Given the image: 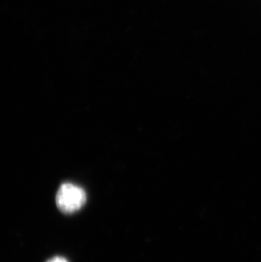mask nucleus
Listing matches in <instances>:
<instances>
[{
  "label": "nucleus",
  "instance_id": "obj_1",
  "mask_svg": "<svg viewBox=\"0 0 261 262\" xmlns=\"http://www.w3.org/2000/svg\"><path fill=\"white\" fill-rule=\"evenodd\" d=\"M85 191L73 183H64L59 187L56 194V205L62 212L74 213L86 203Z\"/></svg>",
  "mask_w": 261,
  "mask_h": 262
},
{
  "label": "nucleus",
  "instance_id": "obj_2",
  "mask_svg": "<svg viewBox=\"0 0 261 262\" xmlns=\"http://www.w3.org/2000/svg\"><path fill=\"white\" fill-rule=\"evenodd\" d=\"M47 262H68L67 261V259H64L63 257H59V256H56V257H54L51 259V260H49Z\"/></svg>",
  "mask_w": 261,
  "mask_h": 262
}]
</instances>
